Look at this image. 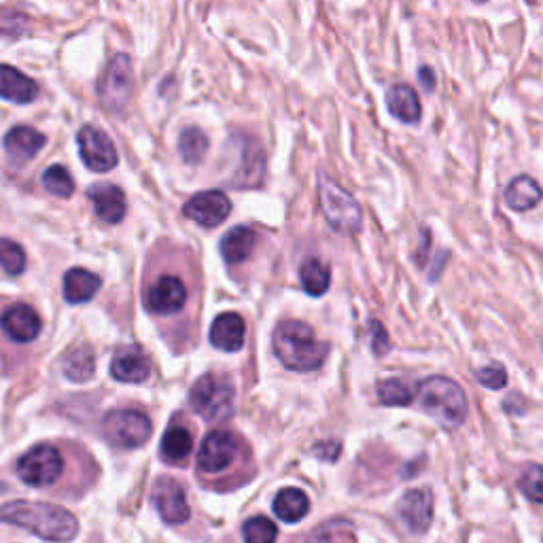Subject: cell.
<instances>
[{
	"instance_id": "cell-1",
	"label": "cell",
	"mask_w": 543,
	"mask_h": 543,
	"mask_svg": "<svg viewBox=\"0 0 543 543\" xmlns=\"http://www.w3.org/2000/svg\"><path fill=\"white\" fill-rule=\"evenodd\" d=\"M160 251L155 249L149 259L143 278V304L172 346L183 350V342L189 344L198 336L200 272L189 249L164 242Z\"/></svg>"
},
{
	"instance_id": "cell-2",
	"label": "cell",
	"mask_w": 543,
	"mask_h": 543,
	"mask_svg": "<svg viewBox=\"0 0 543 543\" xmlns=\"http://www.w3.org/2000/svg\"><path fill=\"white\" fill-rule=\"evenodd\" d=\"M251 463V448L234 431L215 429L206 435L198 450V474L206 486L215 488H234L238 476L242 482L251 478L247 471Z\"/></svg>"
},
{
	"instance_id": "cell-3",
	"label": "cell",
	"mask_w": 543,
	"mask_h": 543,
	"mask_svg": "<svg viewBox=\"0 0 543 543\" xmlns=\"http://www.w3.org/2000/svg\"><path fill=\"white\" fill-rule=\"evenodd\" d=\"M0 522L26 529L45 541H70L79 533V522L68 510L24 499L0 507Z\"/></svg>"
},
{
	"instance_id": "cell-4",
	"label": "cell",
	"mask_w": 543,
	"mask_h": 543,
	"mask_svg": "<svg viewBox=\"0 0 543 543\" xmlns=\"http://www.w3.org/2000/svg\"><path fill=\"white\" fill-rule=\"evenodd\" d=\"M274 355L291 372H317L327 361L329 344L302 321H285L274 329Z\"/></svg>"
},
{
	"instance_id": "cell-5",
	"label": "cell",
	"mask_w": 543,
	"mask_h": 543,
	"mask_svg": "<svg viewBox=\"0 0 543 543\" xmlns=\"http://www.w3.org/2000/svg\"><path fill=\"white\" fill-rule=\"evenodd\" d=\"M416 404L446 429L461 427L469 416V399L463 387L448 376H429L418 382Z\"/></svg>"
},
{
	"instance_id": "cell-6",
	"label": "cell",
	"mask_w": 543,
	"mask_h": 543,
	"mask_svg": "<svg viewBox=\"0 0 543 543\" xmlns=\"http://www.w3.org/2000/svg\"><path fill=\"white\" fill-rule=\"evenodd\" d=\"M189 404L208 423H223L234 412V387L219 374L202 376L189 391Z\"/></svg>"
},
{
	"instance_id": "cell-7",
	"label": "cell",
	"mask_w": 543,
	"mask_h": 543,
	"mask_svg": "<svg viewBox=\"0 0 543 543\" xmlns=\"http://www.w3.org/2000/svg\"><path fill=\"white\" fill-rule=\"evenodd\" d=\"M66 469L64 450L56 444L32 446L24 457L17 461V476L32 488H54Z\"/></svg>"
},
{
	"instance_id": "cell-8",
	"label": "cell",
	"mask_w": 543,
	"mask_h": 543,
	"mask_svg": "<svg viewBox=\"0 0 543 543\" xmlns=\"http://www.w3.org/2000/svg\"><path fill=\"white\" fill-rule=\"evenodd\" d=\"M319 198H321L323 215L336 232L346 234V236H355L361 232L363 210L359 202L350 196L344 187H340L334 181H329L327 177H321Z\"/></svg>"
},
{
	"instance_id": "cell-9",
	"label": "cell",
	"mask_w": 543,
	"mask_h": 543,
	"mask_svg": "<svg viewBox=\"0 0 543 543\" xmlns=\"http://www.w3.org/2000/svg\"><path fill=\"white\" fill-rule=\"evenodd\" d=\"M153 433L151 418L143 410H113L102 420V435L117 448L132 450L147 444Z\"/></svg>"
},
{
	"instance_id": "cell-10",
	"label": "cell",
	"mask_w": 543,
	"mask_h": 543,
	"mask_svg": "<svg viewBox=\"0 0 543 543\" xmlns=\"http://www.w3.org/2000/svg\"><path fill=\"white\" fill-rule=\"evenodd\" d=\"M132 90H134L132 60L126 54H117L109 62L107 70H104V75L98 85V94H100L104 109L111 113L124 111L132 98Z\"/></svg>"
},
{
	"instance_id": "cell-11",
	"label": "cell",
	"mask_w": 543,
	"mask_h": 543,
	"mask_svg": "<svg viewBox=\"0 0 543 543\" xmlns=\"http://www.w3.org/2000/svg\"><path fill=\"white\" fill-rule=\"evenodd\" d=\"M43 331V319L28 304L15 302L0 310V336L7 344L26 346L37 342Z\"/></svg>"
},
{
	"instance_id": "cell-12",
	"label": "cell",
	"mask_w": 543,
	"mask_h": 543,
	"mask_svg": "<svg viewBox=\"0 0 543 543\" xmlns=\"http://www.w3.org/2000/svg\"><path fill=\"white\" fill-rule=\"evenodd\" d=\"M397 518L412 535H425L435 518L431 488H412L397 501Z\"/></svg>"
},
{
	"instance_id": "cell-13",
	"label": "cell",
	"mask_w": 543,
	"mask_h": 543,
	"mask_svg": "<svg viewBox=\"0 0 543 543\" xmlns=\"http://www.w3.org/2000/svg\"><path fill=\"white\" fill-rule=\"evenodd\" d=\"M77 143L81 151V160L90 170L109 172L117 166L119 162L117 149L104 130L96 126H83L77 134Z\"/></svg>"
},
{
	"instance_id": "cell-14",
	"label": "cell",
	"mask_w": 543,
	"mask_h": 543,
	"mask_svg": "<svg viewBox=\"0 0 543 543\" xmlns=\"http://www.w3.org/2000/svg\"><path fill=\"white\" fill-rule=\"evenodd\" d=\"M151 499L157 514L162 516L166 524H183L189 520L191 510L185 497V488L174 478L155 480Z\"/></svg>"
},
{
	"instance_id": "cell-15",
	"label": "cell",
	"mask_w": 543,
	"mask_h": 543,
	"mask_svg": "<svg viewBox=\"0 0 543 543\" xmlns=\"http://www.w3.org/2000/svg\"><path fill=\"white\" fill-rule=\"evenodd\" d=\"M185 217L196 221L202 227H217L232 213V202L223 191H202V194L191 198L185 208Z\"/></svg>"
},
{
	"instance_id": "cell-16",
	"label": "cell",
	"mask_w": 543,
	"mask_h": 543,
	"mask_svg": "<svg viewBox=\"0 0 543 543\" xmlns=\"http://www.w3.org/2000/svg\"><path fill=\"white\" fill-rule=\"evenodd\" d=\"M111 374L119 382L140 384L151 376V359L145 355L143 348L126 346L115 355L111 363Z\"/></svg>"
},
{
	"instance_id": "cell-17",
	"label": "cell",
	"mask_w": 543,
	"mask_h": 543,
	"mask_svg": "<svg viewBox=\"0 0 543 543\" xmlns=\"http://www.w3.org/2000/svg\"><path fill=\"white\" fill-rule=\"evenodd\" d=\"M87 198L92 200L94 210L100 221L104 223H121L126 217V196L117 185L111 183H98L90 191H87Z\"/></svg>"
},
{
	"instance_id": "cell-18",
	"label": "cell",
	"mask_w": 543,
	"mask_h": 543,
	"mask_svg": "<svg viewBox=\"0 0 543 543\" xmlns=\"http://www.w3.org/2000/svg\"><path fill=\"white\" fill-rule=\"evenodd\" d=\"M244 336H247V325L236 312L219 314L210 327V344L225 353H238L244 346Z\"/></svg>"
},
{
	"instance_id": "cell-19",
	"label": "cell",
	"mask_w": 543,
	"mask_h": 543,
	"mask_svg": "<svg viewBox=\"0 0 543 543\" xmlns=\"http://www.w3.org/2000/svg\"><path fill=\"white\" fill-rule=\"evenodd\" d=\"M191 452H194V431L179 423V418H174L172 425L166 429L160 446L162 459L168 465H185Z\"/></svg>"
},
{
	"instance_id": "cell-20",
	"label": "cell",
	"mask_w": 543,
	"mask_h": 543,
	"mask_svg": "<svg viewBox=\"0 0 543 543\" xmlns=\"http://www.w3.org/2000/svg\"><path fill=\"white\" fill-rule=\"evenodd\" d=\"M39 85L34 79L26 77L22 70L15 66L0 64V98L15 104H28L37 100Z\"/></svg>"
},
{
	"instance_id": "cell-21",
	"label": "cell",
	"mask_w": 543,
	"mask_h": 543,
	"mask_svg": "<svg viewBox=\"0 0 543 543\" xmlns=\"http://www.w3.org/2000/svg\"><path fill=\"white\" fill-rule=\"evenodd\" d=\"M47 138L30 126H15L5 134V149L15 162L26 164L37 157V153L45 147Z\"/></svg>"
},
{
	"instance_id": "cell-22",
	"label": "cell",
	"mask_w": 543,
	"mask_h": 543,
	"mask_svg": "<svg viewBox=\"0 0 543 543\" xmlns=\"http://www.w3.org/2000/svg\"><path fill=\"white\" fill-rule=\"evenodd\" d=\"M387 107L389 113L399 119L401 124H418L423 117V107H420V98L412 85L397 83L387 92Z\"/></svg>"
},
{
	"instance_id": "cell-23",
	"label": "cell",
	"mask_w": 543,
	"mask_h": 543,
	"mask_svg": "<svg viewBox=\"0 0 543 543\" xmlns=\"http://www.w3.org/2000/svg\"><path fill=\"white\" fill-rule=\"evenodd\" d=\"M255 247H257V234L251 230V227H244V225H238L234 227V230L227 232L219 244L225 264H230V266H238L242 264V261H247L253 255Z\"/></svg>"
},
{
	"instance_id": "cell-24",
	"label": "cell",
	"mask_w": 543,
	"mask_h": 543,
	"mask_svg": "<svg viewBox=\"0 0 543 543\" xmlns=\"http://www.w3.org/2000/svg\"><path fill=\"white\" fill-rule=\"evenodd\" d=\"M503 200L507 208L516 210V213H527V210H533L543 200V189L529 174H520V177L505 187Z\"/></svg>"
},
{
	"instance_id": "cell-25",
	"label": "cell",
	"mask_w": 543,
	"mask_h": 543,
	"mask_svg": "<svg viewBox=\"0 0 543 543\" xmlns=\"http://www.w3.org/2000/svg\"><path fill=\"white\" fill-rule=\"evenodd\" d=\"M102 285L100 276L85 268H73L64 276V297L70 304H85L98 293Z\"/></svg>"
},
{
	"instance_id": "cell-26",
	"label": "cell",
	"mask_w": 543,
	"mask_h": 543,
	"mask_svg": "<svg viewBox=\"0 0 543 543\" xmlns=\"http://www.w3.org/2000/svg\"><path fill=\"white\" fill-rule=\"evenodd\" d=\"M272 510L283 522L295 524L308 516L310 499L300 488H283L276 495V499L272 503Z\"/></svg>"
},
{
	"instance_id": "cell-27",
	"label": "cell",
	"mask_w": 543,
	"mask_h": 543,
	"mask_svg": "<svg viewBox=\"0 0 543 543\" xmlns=\"http://www.w3.org/2000/svg\"><path fill=\"white\" fill-rule=\"evenodd\" d=\"M62 370H64L66 378L73 380V382H87V380H90L94 376V372H96V357H94L92 346L79 344L75 348H70L66 353V357H64Z\"/></svg>"
},
{
	"instance_id": "cell-28",
	"label": "cell",
	"mask_w": 543,
	"mask_h": 543,
	"mask_svg": "<svg viewBox=\"0 0 543 543\" xmlns=\"http://www.w3.org/2000/svg\"><path fill=\"white\" fill-rule=\"evenodd\" d=\"M378 401L387 408H406L416 401V391L406 378H387L378 384Z\"/></svg>"
},
{
	"instance_id": "cell-29",
	"label": "cell",
	"mask_w": 543,
	"mask_h": 543,
	"mask_svg": "<svg viewBox=\"0 0 543 543\" xmlns=\"http://www.w3.org/2000/svg\"><path fill=\"white\" fill-rule=\"evenodd\" d=\"M300 280H302V287L308 295L321 297L329 291L331 270H329V266L323 264L321 259H308V261H304V266L300 270Z\"/></svg>"
},
{
	"instance_id": "cell-30",
	"label": "cell",
	"mask_w": 543,
	"mask_h": 543,
	"mask_svg": "<svg viewBox=\"0 0 543 543\" xmlns=\"http://www.w3.org/2000/svg\"><path fill=\"white\" fill-rule=\"evenodd\" d=\"M179 151L187 164H200L208 153V138L200 128H185L179 136Z\"/></svg>"
},
{
	"instance_id": "cell-31",
	"label": "cell",
	"mask_w": 543,
	"mask_h": 543,
	"mask_svg": "<svg viewBox=\"0 0 543 543\" xmlns=\"http://www.w3.org/2000/svg\"><path fill=\"white\" fill-rule=\"evenodd\" d=\"M518 488L531 503L543 505V465L529 463L527 467H522Z\"/></svg>"
},
{
	"instance_id": "cell-32",
	"label": "cell",
	"mask_w": 543,
	"mask_h": 543,
	"mask_svg": "<svg viewBox=\"0 0 543 543\" xmlns=\"http://www.w3.org/2000/svg\"><path fill=\"white\" fill-rule=\"evenodd\" d=\"M43 185L58 198H70L75 194V181L64 166H49L43 174Z\"/></svg>"
},
{
	"instance_id": "cell-33",
	"label": "cell",
	"mask_w": 543,
	"mask_h": 543,
	"mask_svg": "<svg viewBox=\"0 0 543 543\" xmlns=\"http://www.w3.org/2000/svg\"><path fill=\"white\" fill-rule=\"evenodd\" d=\"M0 266L11 276H20L26 270V253L20 244L0 238Z\"/></svg>"
},
{
	"instance_id": "cell-34",
	"label": "cell",
	"mask_w": 543,
	"mask_h": 543,
	"mask_svg": "<svg viewBox=\"0 0 543 543\" xmlns=\"http://www.w3.org/2000/svg\"><path fill=\"white\" fill-rule=\"evenodd\" d=\"M242 535L249 543H270L278 537V529L274 527L272 520H268L264 516H255V518L244 522Z\"/></svg>"
},
{
	"instance_id": "cell-35",
	"label": "cell",
	"mask_w": 543,
	"mask_h": 543,
	"mask_svg": "<svg viewBox=\"0 0 543 543\" xmlns=\"http://www.w3.org/2000/svg\"><path fill=\"white\" fill-rule=\"evenodd\" d=\"M476 380L490 391H501L507 387V372L501 363H490L486 367H480L476 372Z\"/></svg>"
},
{
	"instance_id": "cell-36",
	"label": "cell",
	"mask_w": 543,
	"mask_h": 543,
	"mask_svg": "<svg viewBox=\"0 0 543 543\" xmlns=\"http://www.w3.org/2000/svg\"><path fill=\"white\" fill-rule=\"evenodd\" d=\"M314 539H331V541H355L357 535L350 529L348 522H334V524H325L321 531L312 535Z\"/></svg>"
},
{
	"instance_id": "cell-37",
	"label": "cell",
	"mask_w": 543,
	"mask_h": 543,
	"mask_svg": "<svg viewBox=\"0 0 543 543\" xmlns=\"http://www.w3.org/2000/svg\"><path fill=\"white\" fill-rule=\"evenodd\" d=\"M370 331H372V353L380 359L393 348L391 338L387 334V329H384V325L380 321H376V319L370 321Z\"/></svg>"
},
{
	"instance_id": "cell-38",
	"label": "cell",
	"mask_w": 543,
	"mask_h": 543,
	"mask_svg": "<svg viewBox=\"0 0 543 543\" xmlns=\"http://www.w3.org/2000/svg\"><path fill=\"white\" fill-rule=\"evenodd\" d=\"M340 452H342V444H340L338 440H331V442H323V444H317V446H314V454H317L319 459L329 461V463L338 461Z\"/></svg>"
},
{
	"instance_id": "cell-39",
	"label": "cell",
	"mask_w": 543,
	"mask_h": 543,
	"mask_svg": "<svg viewBox=\"0 0 543 543\" xmlns=\"http://www.w3.org/2000/svg\"><path fill=\"white\" fill-rule=\"evenodd\" d=\"M418 81H420V85H423L425 87V90L427 92H433L435 90V73H433V68H429V66H420L418 68Z\"/></svg>"
},
{
	"instance_id": "cell-40",
	"label": "cell",
	"mask_w": 543,
	"mask_h": 543,
	"mask_svg": "<svg viewBox=\"0 0 543 543\" xmlns=\"http://www.w3.org/2000/svg\"><path fill=\"white\" fill-rule=\"evenodd\" d=\"M476 3H488V0H476Z\"/></svg>"
}]
</instances>
